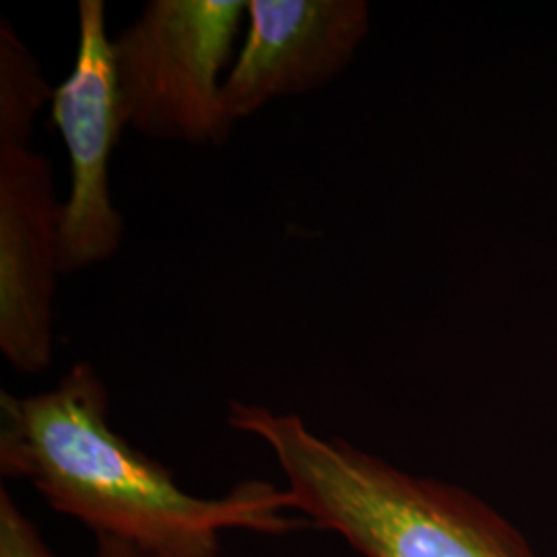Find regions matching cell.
Returning a JSON list of instances; mask_svg holds the SVG:
<instances>
[{
    "mask_svg": "<svg viewBox=\"0 0 557 557\" xmlns=\"http://www.w3.org/2000/svg\"><path fill=\"white\" fill-rule=\"evenodd\" d=\"M0 471L29 481L46 502L98 537L149 557H218L220 535H283L308 524L287 517L289 490L244 481L223 498H197L110 425V397L91 363H75L40 395L0 393Z\"/></svg>",
    "mask_w": 557,
    "mask_h": 557,
    "instance_id": "1",
    "label": "cell"
},
{
    "mask_svg": "<svg viewBox=\"0 0 557 557\" xmlns=\"http://www.w3.org/2000/svg\"><path fill=\"white\" fill-rule=\"evenodd\" d=\"M227 423L262 440L308 522L366 557H533L524 539L469 492L407 475L304 419L232 403Z\"/></svg>",
    "mask_w": 557,
    "mask_h": 557,
    "instance_id": "2",
    "label": "cell"
},
{
    "mask_svg": "<svg viewBox=\"0 0 557 557\" xmlns=\"http://www.w3.org/2000/svg\"><path fill=\"white\" fill-rule=\"evenodd\" d=\"M246 0H151L112 38L120 120L147 139L223 145L234 126L223 108Z\"/></svg>",
    "mask_w": 557,
    "mask_h": 557,
    "instance_id": "3",
    "label": "cell"
},
{
    "mask_svg": "<svg viewBox=\"0 0 557 557\" xmlns=\"http://www.w3.org/2000/svg\"><path fill=\"white\" fill-rule=\"evenodd\" d=\"M77 25L75 66L50 101L71 176L69 197L60 205V275L114 259L124 238V220L110 186L112 153L124 126L103 0H79Z\"/></svg>",
    "mask_w": 557,
    "mask_h": 557,
    "instance_id": "4",
    "label": "cell"
},
{
    "mask_svg": "<svg viewBox=\"0 0 557 557\" xmlns=\"http://www.w3.org/2000/svg\"><path fill=\"white\" fill-rule=\"evenodd\" d=\"M32 133L0 124V349L27 376L52 361L62 205Z\"/></svg>",
    "mask_w": 557,
    "mask_h": 557,
    "instance_id": "5",
    "label": "cell"
},
{
    "mask_svg": "<svg viewBox=\"0 0 557 557\" xmlns=\"http://www.w3.org/2000/svg\"><path fill=\"white\" fill-rule=\"evenodd\" d=\"M370 32L363 0H246V36L223 81L230 119L337 79Z\"/></svg>",
    "mask_w": 557,
    "mask_h": 557,
    "instance_id": "6",
    "label": "cell"
},
{
    "mask_svg": "<svg viewBox=\"0 0 557 557\" xmlns=\"http://www.w3.org/2000/svg\"><path fill=\"white\" fill-rule=\"evenodd\" d=\"M0 557H54L7 490L0 492Z\"/></svg>",
    "mask_w": 557,
    "mask_h": 557,
    "instance_id": "7",
    "label": "cell"
},
{
    "mask_svg": "<svg viewBox=\"0 0 557 557\" xmlns=\"http://www.w3.org/2000/svg\"><path fill=\"white\" fill-rule=\"evenodd\" d=\"M96 557H149L135 545L120 539L98 537Z\"/></svg>",
    "mask_w": 557,
    "mask_h": 557,
    "instance_id": "8",
    "label": "cell"
}]
</instances>
